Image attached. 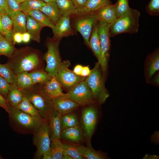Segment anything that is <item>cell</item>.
<instances>
[{
    "label": "cell",
    "mask_w": 159,
    "mask_h": 159,
    "mask_svg": "<svg viewBox=\"0 0 159 159\" xmlns=\"http://www.w3.org/2000/svg\"><path fill=\"white\" fill-rule=\"evenodd\" d=\"M98 117V110L94 105L87 106L82 111L80 126L88 145H91V138L96 127Z\"/></svg>",
    "instance_id": "obj_7"
},
{
    "label": "cell",
    "mask_w": 159,
    "mask_h": 159,
    "mask_svg": "<svg viewBox=\"0 0 159 159\" xmlns=\"http://www.w3.org/2000/svg\"><path fill=\"white\" fill-rule=\"evenodd\" d=\"M22 91L24 96L31 102L41 116L46 120L53 106L52 99L44 92L42 84L34 85Z\"/></svg>",
    "instance_id": "obj_3"
},
{
    "label": "cell",
    "mask_w": 159,
    "mask_h": 159,
    "mask_svg": "<svg viewBox=\"0 0 159 159\" xmlns=\"http://www.w3.org/2000/svg\"><path fill=\"white\" fill-rule=\"evenodd\" d=\"M70 62L68 61L61 62L56 77L63 87L67 92L79 82L84 80L86 77L78 75L69 69Z\"/></svg>",
    "instance_id": "obj_10"
},
{
    "label": "cell",
    "mask_w": 159,
    "mask_h": 159,
    "mask_svg": "<svg viewBox=\"0 0 159 159\" xmlns=\"http://www.w3.org/2000/svg\"><path fill=\"white\" fill-rule=\"evenodd\" d=\"M0 6L4 9H5L6 6L5 0H0Z\"/></svg>",
    "instance_id": "obj_50"
},
{
    "label": "cell",
    "mask_w": 159,
    "mask_h": 159,
    "mask_svg": "<svg viewBox=\"0 0 159 159\" xmlns=\"http://www.w3.org/2000/svg\"><path fill=\"white\" fill-rule=\"evenodd\" d=\"M22 42L24 43H28L31 39L30 34L26 32L22 33Z\"/></svg>",
    "instance_id": "obj_48"
},
{
    "label": "cell",
    "mask_w": 159,
    "mask_h": 159,
    "mask_svg": "<svg viewBox=\"0 0 159 159\" xmlns=\"http://www.w3.org/2000/svg\"><path fill=\"white\" fill-rule=\"evenodd\" d=\"M8 113L11 127L23 134H34L46 122V120L33 116L9 105Z\"/></svg>",
    "instance_id": "obj_2"
},
{
    "label": "cell",
    "mask_w": 159,
    "mask_h": 159,
    "mask_svg": "<svg viewBox=\"0 0 159 159\" xmlns=\"http://www.w3.org/2000/svg\"><path fill=\"white\" fill-rule=\"evenodd\" d=\"M61 39L47 37L45 44L47 52L43 56L46 62L45 71L51 77L56 76L61 60L59 50Z\"/></svg>",
    "instance_id": "obj_6"
},
{
    "label": "cell",
    "mask_w": 159,
    "mask_h": 159,
    "mask_svg": "<svg viewBox=\"0 0 159 159\" xmlns=\"http://www.w3.org/2000/svg\"><path fill=\"white\" fill-rule=\"evenodd\" d=\"M140 13L137 10L131 8L127 13L117 19L112 23L108 24L110 37L123 33H137L139 28V19Z\"/></svg>",
    "instance_id": "obj_4"
},
{
    "label": "cell",
    "mask_w": 159,
    "mask_h": 159,
    "mask_svg": "<svg viewBox=\"0 0 159 159\" xmlns=\"http://www.w3.org/2000/svg\"><path fill=\"white\" fill-rule=\"evenodd\" d=\"M78 125H79L78 118L75 114L72 112L62 115L60 119L61 131L66 128Z\"/></svg>",
    "instance_id": "obj_35"
},
{
    "label": "cell",
    "mask_w": 159,
    "mask_h": 159,
    "mask_svg": "<svg viewBox=\"0 0 159 159\" xmlns=\"http://www.w3.org/2000/svg\"><path fill=\"white\" fill-rule=\"evenodd\" d=\"M1 21L3 36L7 41L14 44L13 37L14 33L12 20L6 14H2Z\"/></svg>",
    "instance_id": "obj_27"
},
{
    "label": "cell",
    "mask_w": 159,
    "mask_h": 159,
    "mask_svg": "<svg viewBox=\"0 0 159 159\" xmlns=\"http://www.w3.org/2000/svg\"><path fill=\"white\" fill-rule=\"evenodd\" d=\"M43 90L47 95L52 99L64 94L62 87L56 76L51 77L50 80L42 84Z\"/></svg>",
    "instance_id": "obj_19"
},
{
    "label": "cell",
    "mask_w": 159,
    "mask_h": 159,
    "mask_svg": "<svg viewBox=\"0 0 159 159\" xmlns=\"http://www.w3.org/2000/svg\"><path fill=\"white\" fill-rule=\"evenodd\" d=\"M50 150L52 159H63L64 150L60 139L51 141Z\"/></svg>",
    "instance_id": "obj_34"
},
{
    "label": "cell",
    "mask_w": 159,
    "mask_h": 159,
    "mask_svg": "<svg viewBox=\"0 0 159 159\" xmlns=\"http://www.w3.org/2000/svg\"><path fill=\"white\" fill-rule=\"evenodd\" d=\"M9 105L6 99L0 94V107L4 109L8 113Z\"/></svg>",
    "instance_id": "obj_44"
},
{
    "label": "cell",
    "mask_w": 159,
    "mask_h": 159,
    "mask_svg": "<svg viewBox=\"0 0 159 159\" xmlns=\"http://www.w3.org/2000/svg\"><path fill=\"white\" fill-rule=\"evenodd\" d=\"M26 16V32L30 34L31 39L40 43V32L44 26L30 15Z\"/></svg>",
    "instance_id": "obj_17"
},
{
    "label": "cell",
    "mask_w": 159,
    "mask_h": 159,
    "mask_svg": "<svg viewBox=\"0 0 159 159\" xmlns=\"http://www.w3.org/2000/svg\"><path fill=\"white\" fill-rule=\"evenodd\" d=\"M16 0L20 4L23 2L25 1L26 0Z\"/></svg>",
    "instance_id": "obj_55"
},
{
    "label": "cell",
    "mask_w": 159,
    "mask_h": 159,
    "mask_svg": "<svg viewBox=\"0 0 159 159\" xmlns=\"http://www.w3.org/2000/svg\"><path fill=\"white\" fill-rule=\"evenodd\" d=\"M52 99L53 108L62 115L72 113L80 106L64 94Z\"/></svg>",
    "instance_id": "obj_13"
},
{
    "label": "cell",
    "mask_w": 159,
    "mask_h": 159,
    "mask_svg": "<svg viewBox=\"0 0 159 159\" xmlns=\"http://www.w3.org/2000/svg\"><path fill=\"white\" fill-rule=\"evenodd\" d=\"M33 135V143L37 148L34 158L41 159L50 149L51 140L47 120Z\"/></svg>",
    "instance_id": "obj_12"
},
{
    "label": "cell",
    "mask_w": 159,
    "mask_h": 159,
    "mask_svg": "<svg viewBox=\"0 0 159 159\" xmlns=\"http://www.w3.org/2000/svg\"><path fill=\"white\" fill-rule=\"evenodd\" d=\"M159 75H157L153 79V82L157 84H158L159 82Z\"/></svg>",
    "instance_id": "obj_52"
},
{
    "label": "cell",
    "mask_w": 159,
    "mask_h": 159,
    "mask_svg": "<svg viewBox=\"0 0 159 159\" xmlns=\"http://www.w3.org/2000/svg\"><path fill=\"white\" fill-rule=\"evenodd\" d=\"M0 14H6V11L5 9L0 6Z\"/></svg>",
    "instance_id": "obj_53"
},
{
    "label": "cell",
    "mask_w": 159,
    "mask_h": 159,
    "mask_svg": "<svg viewBox=\"0 0 159 159\" xmlns=\"http://www.w3.org/2000/svg\"><path fill=\"white\" fill-rule=\"evenodd\" d=\"M0 76L11 84H16V75L6 64H0Z\"/></svg>",
    "instance_id": "obj_38"
},
{
    "label": "cell",
    "mask_w": 159,
    "mask_h": 159,
    "mask_svg": "<svg viewBox=\"0 0 159 159\" xmlns=\"http://www.w3.org/2000/svg\"><path fill=\"white\" fill-rule=\"evenodd\" d=\"M149 63L147 69L148 77L150 78L159 69V53L157 50L149 56Z\"/></svg>",
    "instance_id": "obj_36"
},
{
    "label": "cell",
    "mask_w": 159,
    "mask_h": 159,
    "mask_svg": "<svg viewBox=\"0 0 159 159\" xmlns=\"http://www.w3.org/2000/svg\"><path fill=\"white\" fill-rule=\"evenodd\" d=\"M83 67L82 65L77 64L74 67L73 71L76 74L81 76Z\"/></svg>",
    "instance_id": "obj_47"
},
{
    "label": "cell",
    "mask_w": 159,
    "mask_h": 159,
    "mask_svg": "<svg viewBox=\"0 0 159 159\" xmlns=\"http://www.w3.org/2000/svg\"><path fill=\"white\" fill-rule=\"evenodd\" d=\"M97 21L94 24L89 39L88 46L91 48L98 60L100 55L101 49L98 32Z\"/></svg>",
    "instance_id": "obj_21"
},
{
    "label": "cell",
    "mask_w": 159,
    "mask_h": 159,
    "mask_svg": "<svg viewBox=\"0 0 159 159\" xmlns=\"http://www.w3.org/2000/svg\"><path fill=\"white\" fill-rule=\"evenodd\" d=\"M6 13L11 19L17 14L21 11L19 4L15 0H5Z\"/></svg>",
    "instance_id": "obj_39"
},
{
    "label": "cell",
    "mask_w": 159,
    "mask_h": 159,
    "mask_svg": "<svg viewBox=\"0 0 159 159\" xmlns=\"http://www.w3.org/2000/svg\"><path fill=\"white\" fill-rule=\"evenodd\" d=\"M0 159H2V158L1 157L0 155Z\"/></svg>",
    "instance_id": "obj_56"
},
{
    "label": "cell",
    "mask_w": 159,
    "mask_h": 159,
    "mask_svg": "<svg viewBox=\"0 0 159 159\" xmlns=\"http://www.w3.org/2000/svg\"><path fill=\"white\" fill-rule=\"evenodd\" d=\"M39 10L47 16L55 24L62 16L54 1L46 3Z\"/></svg>",
    "instance_id": "obj_22"
},
{
    "label": "cell",
    "mask_w": 159,
    "mask_h": 159,
    "mask_svg": "<svg viewBox=\"0 0 159 159\" xmlns=\"http://www.w3.org/2000/svg\"><path fill=\"white\" fill-rule=\"evenodd\" d=\"M14 45L16 43H20L22 42V33L17 32L14 33L13 37Z\"/></svg>",
    "instance_id": "obj_45"
},
{
    "label": "cell",
    "mask_w": 159,
    "mask_h": 159,
    "mask_svg": "<svg viewBox=\"0 0 159 159\" xmlns=\"http://www.w3.org/2000/svg\"><path fill=\"white\" fill-rule=\"evenodd\" d=\"M11 85V84L0 76V94L6 99Z\"/></svg>",
    "instance_id": "obj_42"
},
{
    "label": "cell",
    "mask_w": 159,
    "mask_h": 159,
    "mask_svg": "<svg viewBox=\"0 0 159 159\" xmlns=\"http://www.w3.org/2000/svg\"><path fill=\"white\" fill-rule=\"evenodd\" d=\"M6 63L15 74L42 69V57L38 49L26 46L16 49Z\"/></svg>",
    "instance_id": "obj_1"
},
{
    "label": "cell",
    "mask_w": 159,
    "mask_h": 159,
    "mask_svg": "<svg viewBox=\"0 0 159 159\" xmlns=\"http://www.w3.org/2000/svg\"><path fill=\"white\" fill-rule=\"evenodd\" d=\"M60 137L61 139L77 143L82 142L84 139L80 125L63 130Z\"/></svg>",
    "instance_id": "obj_18"
},
{
    "label": "cell",
    "mask_w": 159,
    "mask_h": 159,
    "mask_svg": "<svg viewBox=\"0 0 159 159\" xmlns=\"http://www.w3.org/2000/svg\"><path fill=\"white\" fill-rule=\"evenodd\" d=\"M70 17L62 16L52 29L53 38L61 40L63 37L73 35L74 32L71 26Z\"/></svg>",
    "instance_id": "obj_14"
},
{
    "label": "cell",
    "mask_w": 159,
    "mask_h": 159,
    "mask_svg": "<svg viewBox=\"0 0 159 159\" xmlns=\"http://www.w3.org/2000/svg\"><path fill=\"white\" fill-rule=\"evenodd\" d=\"M79 147L84 158L87 159H107L109 158L105 153L94 150L91 145L87 147L79 145Z\"/></svg>",
    "instance_id": "obj_24"
},
{
    "label": "cell",
    "mask_w": 159,
    "mask_h": 159,
    "mask_svg": "<svg viewBox=\"0 0 159 159\" xmlns=\"http://www.w3.org/2000/svg\"><path fill=\"white\" fill-rule=\"evenodd\" d=\"M62 142L64 152L72 159H84L79 149V145L68 142Z\"/></svg>",
    "instance_id": "obj_33"
},
{
    "label": "cell",
    "mask_w": 159,
    "mask_h": 159,
    "mask_svg": "<svg viewBox=\"0 0 159 159\" xmlns=\"http://www.w3.org/2000/svg\"><path fill=\"white\" fill-rule=\"evenodd\" d=\"M129 0H117L114 4L117 18L129 12L131 10Z\"/></svg>",
    "instance_id": "obj_40"
},
{
    "label": "cell",
    "mask_w": 159,
    "mask_h": 159,
    "mask_svg": "<svg viewBox=\"0 0 159 159\" xmlns=\"http://www.w3.org/2000/svg\"><path fill=\"white\" fill-rule=\"evenodd\" d=\"M98 29L101 49L100 56L98 60V62L104 76L107 70L110 49V37L108 24L105 22L98 21Z\"/></svg>",
    "instance_id": "obj_8"
},
{
    "label": "cell",
    "mask_w": 159,
    "mask_h": 159,
    "mask_svg": "<svg viewBox=\"0 0 159 159\" xmlns=\"http://www.w3.org/2000/svg\"><path fill=\"white\" fill-rule=\"evenodd\" d=\"M42 158L43 159H52L50 150L44 154Z\"/></svg>",
    "instance_id": "obj_49"
},
{
    "label": "cell",
    "mask_w": 159,
    "mask_h": 159,
    "mask_svg": "<svg viewBox=\"0 0 159 159\" xmlns=\"http://www.w3.org/2000/svg\"><path fill=\"white\" fill-rule=\"evenodd\" d=\"M62 16H73L76 13L77 9L71 0H55Z\"/></svg>",
    "instance_id": "obj_25"
},
{
    "label": "cell",
    "mask_w": 159,
    "mask_h": 159,
    "mask_svg": "<svg viewBox=\"0 0 159 159\" xmlns=\"http://www.w3.org/2000/svg\"><path fill=\"white\" fill-rule=\"evenodd\" d=\"M95 13L98 21L108 24L112 23L117 19L114 4L105 6Z\"/></svg>",
    "instance_id": "obj_16"
},
{
    "label": "cell",
    "mask_w": 159,
    "mask_h": 159,
    "mask_svg": "<svg viewBox=\"0 0 159 159\" xmlns=\"http://www.w3.org/2000/svg\"></svg>",
    "instance_id": "obj_57"
},
{
    "label": "cell",
    "mask_w": 159,
    "mask_h": 159,
    "mask_svg": "<svg viewBox=\"0 0 159 159\" xmlns=\"http://www.w3.org/2000/svg\"><path fill=\"white\" fill-rule=\"evenodd\" d=\"M46 3L41 0H26L19 4L20 11L26 15L31 11L39 9Z\"/></svg>",
    "instance_id": "obj_31"
},
{
    "label": "cell",
    "mask_w": 159,
    "mask_h": 159,
    "mask_svg": "<svg viewBox=\"0 0 159 159\" xmlns=\"http://www.w3.org/2000/svg\"><path fill=\"white\" fill-rule=\"evenodd\" d=\"M61 116L62 115L59 112L53 108L47 117L46 120L51 141L55 139H60Z\"/></svg>",
    "instance_id": "obj_15"
},
{
    "label": "cell",
    "mask_w": 159,
    "mask_h": 159,
    "mask_svg": "<svg viewBox=\"0 0 159 159\" xmlns=\"http://www.w3.org/2000/svg\"><path fill=\"white\" fill-rule=\"evenodd\" d=\"M16 75V85L21 90L29 89L34 85L29 72H21Z\"/></svg>",
    "instance_id": "obj_28"
},
{
    "label": "cell",
    "mask_w": 159,
    "mask_h": 159,
    "mask_svg": "<svg viewBox=\"0 0 159 159\" xmlns=\"http://www.w3.org/2000/svg\"><path fill=\"white\" fill-rule=\"evenodd\" d=\"M88 0H71L75 7L77 9L84 8Z\"/></svg>",
    "instance_id": "obj_43"
},
{
    "label": "cell",
    "mask_w": 159,
    "mask_h": 159,
    "mask_svg": "<svg viewBox=\"0 0 159 159\" xmlns=\"http://www.w3.org/2000/svg\"><path fill=\"white\" fill-rule=\"evenodd\" d=\"M147 12L151 16L159 15V0H150L146 7Z\"/></svg>",
    "instance_id": "obj_41"
},
{
    "label": "cell",
    "mask_w": 159,
    "mask_h": 159,
    "mask_svg": "<svg viewBox=\"0 0 159 159\" xmlns=\"http://www.w3.org/2000/svg\"><path fill=\"white\" fill-rule=\"evenodd\" d=\"M26 15L20 11L11 19L14 33H23L26 32Z\"/></svg>",
    "instance_id": "obj_26"
},
{
    "label": "cell",
    "mask_w": 159,
    "mask_h": 159,
    "mask_svg": "<svg viewBox=\"0 0 159 159\" xmlns=\"http://www.w3.org/2000/svg\"><path fill=\"white\" fill-rule=\"evenodd\" d=\"M76 29L82 36L86 45L88 42L93 26L98 21L95 12L87 13L74 16Z\"/></svg>",
    "instance_id": "obj_11"
},
{
    "label": "cell",
    "mask_w": 159,
    "mask_h": 159,
    "mask_svg": "<svg viewBox=\"0 0 159 159\" xmlns=\"http://www.w3.org/2000/svg\"><path fill=\"white\" fill-rule=\"evenodd\" d=\"M24 96L22 90L15 84H11L6 99L9 105L16 108L21 102Z\"/></svg>",
    "instance_id": "obj_23"
},
{
    "label": "cell",
    "mask_w": 159,
    "mask_h": 159,
    "mask_svg": "<svg viewBox=\"0 0 159 159\" xmlns=\"http://www.w3.org/2000/svg\"><path fill=\"white\" fill-rule=\"evenodd\" d=\"M91 71L88 66L83 67L81 76L86 77L90 74Z\"/></svg>",
    "instance_id": "obj_46"
},
{
    "label": "cell",
    "mask_w": 159,
    "mask_h": 159,
    "mask_svg": "<svg viewBox=\"0 0 159 159\" xmlns=\"http://www.w3.org/2000/svg\"><path fill=\"white\" fill-rule=\"evenodd\" d=\"M44 2L46 3L51 1H54L55 0H41Z\"/></svg>",
    "instance_id": "obj_54"
},
{
    "label": "cell",
    "mask_w": 159,
    "mask_h": 159,
    "mask_svg": "<svg viewBox=\"0 0 159 159\" xmlns=\"http://www.w3.org/2000/svg\"><path fill=\"white\" fill-rule=\"evenodd\" d=\"M16 108L33 116L44 118L29 100L24 96L21 102Z\"/></svg>",
    "instance_id": "obj_30"
},
{
    "label": "cell",
    "mask_w": 159,
    "mask_h": 159,
    "mask_svg": "<svg viewBox=\"0 0 159 159\" xmlns=\"http://www.w3.org/2000/svg\"><path fill=\"white\" fill-rule=\"evenodd\" d=\"M2 14H0V34L3 35L4 33L2 30L1 21Z\"/></svg>",
    "instance_id": "obj_51"
},
{
    "label": "cell",
    "mask_w": 159,
    "mask_h": 159,
    "mask_svg": "<svg viewBox=\"0 0 159 159\" xmlns=\"http://www.w3.org/2000/svg\"><path fill=\"white\" fill-rule=\"evenodd\" d=\"M28 15H30L44 27L47 26L52 29L55 24L45 14L39 10H35L31 11Z\"/></svg>",
    "instance_id": "obj_29"
},
{
    "label": "cell",
    "mask_w": 159,
    "mask_h": 159,
    "mask_svg": "<svg viewBox=\"0 0 159 159\" xmlns=\"http://www.w3.org/2000/svg\"><path fill=\"white\" fill-rule=\"evenodd\" d=\"M14 45L3 35L0 34V55H4L8 58L10 57L16 49Z\"/></svg>",
    "instance_id": "obj_37"
},
{
    "label": "cell",
    "mask_w": 159,
    "mask_h": 159,
    "mask_svg": "<svg viewBox=\"0 0 159 159\" xmlns=\"http://www.w3.org/2000/svg\"><path fill=\"white\" fill-rule=\"evenodd\" d=\"M104 77L98 62L85 80L91 90L97 103L100 105L104 103L110 95L105 87Z\"/></svg>",
    "instance_id": "obj_5"
},
{
    "label": "cell",
    "mask_w": 159,
    "mask_h": 159,
    "mask_svg": "<svg viewBox=\"0 0 159 159\" xmlns=\"http://www.w3.org/2000/svg\"><path fill=\"white\" fill-rule=\"evenodd\" d=\"M111 4L110 0H88L84 8L77 10L75 15L94 13L102 7Z\"/></svg>",
    "instance_id": "obj_20"
},
{
    "label": "cell",
    "mask_w": 159,
    "mask_h": 159,
    "mask_svg": "<svg viewBox=\"0 0 159 159\" xmlns=\"http://www.w3.org/2000/svg\"><path fill=\"white\" fill-rule=\"evenodd\" d=\"M34 85L44 84L50 80L52 77L42 69H38L29 72Z\"/></svg>",
    "instance_id": "obj_32"
},
{
    "label": "cell",
    "mask_w": 159,
    "mask_h": 159,
    "mask_svg": "<svg viewBox=\"0 0 159 159\" xmlns=\"http://www.w3.org/2000/svg\"><path fill=\"white\" fill-rule=\"evenodd\" d=\"M64 95L80 106H87L97 103L91 90L85 80L76 84Z\"/></svg>",
    "instance_id": "obj_9"
}]
</instances>
